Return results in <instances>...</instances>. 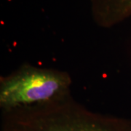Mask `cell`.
Returning a JSON list of instances; mask_svg holds the SVG:
<instances>
[{
  "label": "cell",
  "mask_w": 131,
  "mask_h": 131,
  "mask_svg": "<svg viewBox=\"0 0 131 131\" xmlns=\"http://www.w3.org/2000/svg\"><path fill=\"white\" fill-rule=\"evenodd\" d=\"M66 80L55 72L31 69L23 71L2 82L0 103L4 107L45 102L61 94Z\"/></svg>",
  "instance_id": "cell-1"
},
{
  "label": "cell",
  "mask_w": 131,
  "mask_h": 131,
  "mask_svg": "<svg viewBox=\"0 0 131 131\" xmlns=\"http://www.w3.org/2000/svg\"><path fill=\"white\" fill-rule=\"evenodd\" d=\"M16 129V131H131V123H123L114 129L107 125L84 119H48Z\"/></svg>",
  "instance_id": "cell-2"
},
{
  "label": "cell",
  "mask_w": 131,
  "mask_h": 131,
  "mask_svg": "<svg viewBox=\"0 0 131 131\" xmlns=\"http://www.w3.org/2000/svg\"><path fill=\"white\" fill-rule=\"evenodd\" d=\"M104 17L120 20L131 15V0H101Z\"/></svg>",
  "instance_id": "cell-3"
}]
</instances>
